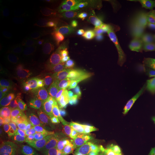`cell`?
Returning a JSON list of instances; mask_svg holds the SVG:
<instances>
[{
    "label": "cell",
    "instance_id": "cell-5",
    "mask_svg": "<svg viewBox=\"0 0 155 155\" xmlns=\"http://www.w3.org/2000/svg\"><path fill=\"white\" fill-rule=\"evenodd\" d=\"M94 143L105 148L120 144L132 138L129 125H122L108 132L91 133Z\"/></svg>",
    "mask_w": 155,
    "mask_h": 155
},
{
    "label": "cell",
    "instance_id": "cell-19",
    "mask_svg": "<svg viewBox=\"0 0 155 155\" xmlns=\"http://www.w3.org/2000/svg\"><path fill=\"white\" fill-rule=\"evenodd\" d=\"M26 45L33 48H40L48 45L50 40L48 37L40 34H29L25 38Z\"/></svg>",
    "mask_w": 155,
    "mask_h": 155
},
{
    "label": "cell",
    "instance_id": "cell-31",
    "mask_svg": "<svg viewBox=\"0 0 155 155\" xmlns=\"http://www.w3.org/2000/svg\"><path fill=\"white\" fill-rule=\"evenodd\" d=\"M153 67H154V68L155 69V63H154V66H153Z\"/></svg>",
    "mask_w": 155,
    "mask_h": 155
},
{
    "label": "cell",
    "instance_id": "cell-24",
    "mask_svg": "<svg viewBox=\"0 0 155 155\" xmlns=\"http://www.w3.org/2000/svg\"><path fill=\"white\" fill-rule=\"evenodd\" d=\"M5 68L7 72H9L12 76L15 77H21L25 74L24 68L17 63L12 61L6 62Z\"/></svg>",
    "mask_w": 155,
    "mask_h": 155
},
{
    "label": "cell",
    "instance_id": "cell-1",
    "mask_svg": "<svg viewBox=\"0 0 155 155\" xmlns=\"http://www.w3.org/2000/svg\"><path fill=\"white\" fill-rule=\"evenodd\" d=\"M123 118L120 100L116 96L110 104L106 106L101 111L91 133H106L121 127Z\"/></svg>",
    "mask_w": 155,
    "mask_h": 155
},
{
    "label": "cell",
    "instance_id": "cell-6",
    "mask_svg": "<svg viewBox=\"0 0 155 155\" xmlns=\"http://www.w3.org/2000/svg\"><path fill=\"white\" fill-rule=\"evenodd\" d=\"M153 20L151 13H143L137 11L127 3L122 7L117 16V22L121 26L133 22L151 21Z\"/></svg>",
    "mask_w": 155,
    "mask_h": 155
},
{
    "label": "cell",
    "instance_id": "cell-16",
    "mask_svg": "<svg viewBox=\"0 0 155 155\" xmlns=\"http://www.w3.org/2000/svg\"><path fill=\"white\" fill-rule=\"evenodd\" d=\"M88 67L89 66L81 63H71L62 67L60 74L62 77L72 80L87 71Z\"/></svg>",
    "mask_w": 155,
    "mask_h": 155
},
{
    "label": "cell",
    "instance_id": "cell-26",
    "mask_svg": "<svg viewBox=\"0 0 155 155\" xmlns=\"http://www.w3.org/2000/svg\"><path fill=\"white\" fill-rule=\"evenodd\" d=\"M140 118V114L137 111L129 113L124 116L123 125H129L137 121Z\"/></svg>",
    "mask_w": 155,
    "mask_h": 155
},
{
    "label": "cell",
    "instance_id": "cell-7",
    "mask_svg": "<svg viewBox=\"0 0 155 155\" xmlns=\"http://www.w3.org/2000/svg\"><path fill=\"white\" fill-rule=\"evenodd\" d=\"M81 23L83 28L91 32L109 31L113 27V24L110 21L94 15L84 16L81 20Z\"/></svg>",
    "mask_w": 155,
    "mask_h": 155
},
{
    "label": "cell",
    "instance_id": "cell-21",
    "mask_svg": "<svg viewBox=\"0 0 155 155\" xmlns=\"http://www.w3.org/2000/svg\"><path fill=\"white\" fill-rule=\"evenodd\" d=\"M3 28L6 33L15 34L20 28L19 21L16 17L13 15H8L3 20Z\"/></svg>",
    "mask_w": 155,
    "mask_h": 155
},
{
    "label": "cell",
    "instance_id": "cell-8",
    "mask_svg": "<svg viewBox=\"0 0 155 155\" xmlns=\"http://www.w3.org/2000/svg\"><path fill=\"white\" fill-rule=\"evenodd\" d=\"M74 93L71 90L60 93L52 94L47 98L45 105L48 110H62L70 105L72 102Z\"/></svg>",
    "mask_w": 155,
    "mask_h": 155
},
{
    "label": "cell",
    "instance_id": "cell-15",
    "mask_svg": "<svg viewBox=\"0 0 155 155\" xmlns=\"http://www.w3.org/2000/svg\"><path fill=\"white\" fill-rule=\"evenodd\" d=\"M97 40L90 36H82L69 48L72 52L81 54H94V48Z\"/></svg>",
    "mask_w": 155,
    "mask_h": 155
},
{
    "label": "cell",
    "instance_id": "cell-2",
    "mask_svg": "<svg viewBox=\"0 0 155 155\" xmlns=\"http://www.w3.org/2000/svg\"><path fill=\"white\" fill-rule=\"evenodd\" d=\"M32 140L36 155H57L64 149L59 140L48 137L47 132L43 128H39L34 132Z\"/></svg>",
    "mask_w": 155,
    "mask_h": 155
},
{
    "label": "cell",
    "instance_id": "cell-18",
    "mask_svg": "<svg viewBox=\"0 0 155 155\" xmlns=\"http://www.w3.org/2000/svg\"><path fill=\"white\" fill-rule=\"evenodd\" d=\"M149 131V125L147 121L139 118L134 122L130 127V134L132 137L143 139L145 138Z\"/></svg>",
    "mask_w": 155,
    "mask_h": 155
},
{
    "label": "cell",
    "instance_id": "cell-25",
    "mask_svg": "<svg viewBox=\"0 0 155 155\" xmlns=\"http://www.w3.org/2000/svg\"><path fill=\"white\" fill-rule=\"evenodd\" d=\"M142 52L147 56L153 54L155 52V43L151 40H145L142 45Z\"/></svg>",
    "mask_w": 155,
    "mask_h": 155
},
{
    "label": "cell",
    "instance_id": "cell-30",
    "mask_svg": "<svg viewBox=\"0 0 155 155\" xmlns=\"http://www.w3.org/2000/svg\"><path fill=\"white\" fill-rule=\"evenodd\" d=\"M151 15H152V17H153L154 20H155V11L151 13Z\"/></svg>",
    "mask_w": 155,
    "mask_h": 155
},
{
    "label": "cell",
    "instance_id": "cell-29",
    "mask_svg": "<svg viewBox=\"0 0 155 155\" xmlns=\"http://www.w3.org/2000/svg\"><path fill=\"white\" fill-rule=\"evenodd\" d=\"M90 2L92 4H95V5H100V4L104 3V1H101V0H92V1H90Z\"/></svg>",
    "mask_w": 155,
    "mask_h": 155
},
{
    "label": "cell",
    "instance_id": "cell-27",
    "mask_svg": "<svg viewBox=\"0 0 155 155\" xmlns=\"http://www.w3.org/2000/svg\"><path fill=\"white\" fill-rule=\"evenodd\" d=\"M89 81L86 78H78L74 81V88L76 90H82L86 89L89 84Z\"/></svg>",
    "mask_w": 155,
    "mask_h": 155
},
{
    "label": "cell",
    "instance_id": "cell-9",
    "mask_svg": "<svg viewBox=\"0 0 155 155\" xmlns=\"http://www.w3.org/2000/svg\"><path fill=\"white\" fill-rule=\"evenodd\" d=\"M141 139L132 137L120 144L105 148V155H134Z\"/></svg>",
    "mask_w": 155,
    "mask_h": 155
},
{
    "label": "cell",
    "instance_id": "cell-4",
    "mask_svg": "<svg viewBox=\"0 0 155 155\" xmlns=\"http://www.w3.org/2000/svg\"><path fill=\"white\" fill-rule=\"evenodd\" d=\"M148 56L145 55L142 51H133L121 53L118 55L111 57V62L126 70L133 71L145 66L150 62Z\"/></svg>",
    "mask_w": 155,
    "mask_h": 155
},
{
    "label": "cell",
    "instance_id": "cell-11",
    "mask_svg": "<svg viewBox=\"0 0 155 155\" xmlns=\"http://www.w3.org/2000/svg\"><path fill=\"white\" fill-rule=\"evenodd\" d=\"M151 21L131 23L126 25L124 28V31L131 37H145L150 35L152 33H155V24Z\"/></svg>",
    "mask_w": 155,
    "mask_h": 155
},
{
    "label": "cell",
    "instance_id": "cell-28",
    "mask_svg": "<svg viewBox=\"0 0 155 155\" xmlns=\"http://www.w3.org/2000/svg\"><path fill=\"white\" fill-rule=\"evenodd\" d=\"M89 155H105L104 152H101L99 150H94L89 153Z\"/></svg>",
    "mask_w": 155,
    "mask_h": 155
},
{
    "label": "cell",
    "instance_id": "cell-33",
    "mask_svg": "<svg viewBox=\"0 0 155 155\" xmlns=\"http://www.w3.org/2000/svg\"></svg>",
    "mask_w": 155,
    "mask_h": 155
},
{
    "label": "cell",
    "instance_id": "cell-10",
    "mask_svg": "<svg viewBox=\"0 0 155 155\" xmlns=\"http://www.w3.org/2000/svg\"><path fill=\"white\" fill-rule=\"evenodd\" d=\"M74 89V81L61 76H57L49 79L44 85L45 92L53 94L60 93Z\"/></svg>",
    "mask_w": 155,
    "mask_h": 155
},
{
    "label": "cell",
    "instance_id": "cell-23",
    "mask_svg": "<svg viewBox=\"0 0 155 155\" xmlns=\"http://www.w3.org/2000/svg\"><path fill=\"white\" fill-rule=\"evenodd\" d=\"M113 44L106 40H101L95 46L94 54H110L113 52Z\"/></svg>",
    "mask_w": 155,
    "mask_h": 155
},
{
    "label": "cell",
    "instance_id": "cell-17",
    "mask_svg": "<svg viewBox=\"0 0 155 155\" xmlns=\"http://www.w3.org/2000/svg\"><path fill=\"white\" fill-rule=\"evenodd\" d=\"M134 155H155V138L141 139Z\"/></svg>",
    "mask_w": 155,
    "mask_h": 155
},
{
    "label": "cell",
    "instance_id": "cell-32",
    "mask_svg": "<svg viewBox=\"0 0 155 155\" xmlns=\"http://www.w3.org/2000/svg\"></svg>",
    "mask_w": 155,
    "mask_h": 155
},
{
    "label": "cell",
    "instance_id": "cell-22",
    "mask_svg": "<svg viewBox=\"0 0 155 155\" xmlns=\"http://www.w3.org/2000/svg\"><path fill=\"white\" fill-rule=\"evenodd\" d=\"M120 107L124 116L129 113L136 111L137 109V104L135 101L134 96L120 100Z\"/></svg>",
    "mask_w": 155,
    "mask_h": 155
},
{
    "label": "cell",
    "instance_id": "cell-13",
    "mask_svg": "<svg viewBox=\"0 0 155 155\" xmlns=\"http://www.w3.org/2000/svg\"><path fill=\"white\" fill-rule=\"evenodd\" d=\"M14 116L17 122L26 127H34L38 120L36 114L24 106L17 108L14 112Z\"/></svg>",
    "mask_w": 155,
    "mask_h": 155
},
{
    "label": "cell",
    "instance_id": "cell-3",
    "mask_svg": "<svg viewBox=\"0 0 155 155\" xmlns=\"http://www.w3.org/2000/svg\"><path fill=\"white\" fill-rule=\"evenodd\" d=\"M109 90L104 83L94 80L90 82L85 89L84 101L90 109H99L108 100Z\"/></svg>",
    "mask_w": 155,
    "mask_h": 155
},
{
    "label": "cell",
    "instance_id": "cell-12",
    "mask_svg": "<svg viewBox=\"0 0 155 155\" xmlns=\"http://www.w3.org/2000/svg\"><path fill=\"white\" fill-rule=\"evenodd\" d=\"M104 69L115 89L127 82L129 78L127 71L113 62H109L104 67Z\"/></svg>",
    "mask_w": 155,
    "mask_h": 155
},
{
    "label": "cell",
    "instance_id": "cell-20",
    "mask_svg": "<svg viewBox=\"0 0 155 155\" xmlns=\"http://www.w3.org/2000/svg\"><path fill=\"white\" fill-rule=\"evenodd\" d=\"M127 3L137 11L143 13H151L155 11L154 0H133Z\"/></svg>",
    "mask_w": 155,
    "mask_h": 155
},
{
    "label": "cell",
    "instance_id": "cell-14",
    "mask_svg": "<svg viewBox=\"0 0 155 155\" xmlns=\"http://www.w3.org/2000/svg\"><path fill=\"white\" fill-rule=\"evenodd\" d=\"M47 98L41 90H34L23 95L18 101V104L25 107H40L46 104Z\"/></svg>",
    "mask_w": 155,
    "mask_h": 155
}]
</instances>
